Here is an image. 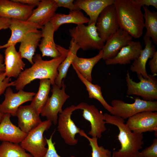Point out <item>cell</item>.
I'll return each instance as SVG.
<instances>
[{
  "mask_svg": "<svg viewBox=\"0 0 157 157\" xmlns=\"http://www.w3.org/2000/svg\"><path fill=\"white\" fill-rule=\"evenodd\" d=\"M58 8L54 0L40 1L37 8L33 10L27 21L35 23L42 28L49 22Z\"/></svg>",
  "mask_w": 157,
  "mask_h": 157,
  "instance_id": "ac0fdd59",
  "label": "cell"
},
{
  "mask_svg": "<svg viewBox=\"0 0 157 157\" xmlns=\"http://www.w3.org/2000/svg\"><path fill=\"white\" fill-rule=\"evenodd\" d=\"M54 133V131L51 135L49 139L46 138L48 146L47 150L45 154L43 157H62L58 155L57 153L55 146V143L52 142V138ZM70 157H76L72 156Z\"/></svg>",
  "mask_w": 157,
  "mask_h": 157,
  "instance_id": "e575fe53",
  "label": "cell"
},
{
  "mask_svg": "<svg viewBox=\"0 0 157 157\" xmlns=\"http://www.w3.org/2000/svg\"><path fill=\"white\" fill-rule=\"evenodd\" d=\"M73 67L79 79L85 86L89 97L98 100L104 108L110 113L112 111V107L107 103L103 98L100 86L97 84H92L91 82L85 79L75 67Z\"/></svg>",
  "mask_w": 157,
  "mask_h": 157,
  "instance_id": "f546056e",
  "label": "cell"
},
{
  "mask_svg": "<svg viewBox=\"0 0 157 157\" xmlns=\"http://www.w3.org/2000/svg\"><path fill=\"white\" fill-rule=\"evenodd\" d=\"M138 157H157V138L153 140V143L142 151L140 152Z\"/></svg>",
  "mask_w": 157,
  "mask_h": 157,
  "instance_id": "836d02e7",
  "label": "cell"
},
{
  "mask_svg": "<svg viewBox=\"0 0 157 157\" xmlns=\"http://www.w3.org/2000/svg\"><path fill=\"white\" fill-rule=\"evenodd\" d=\"M52 124L50 121L47 120L42 122L30 131L20 143L22 147L29 152L33 157H43L47 148L44 132L50 129Z\"/></svg>",
  "mask_w": 157,
  "mask_h": 157,
  "instance_id": "5b68a950",
  "label": "cell"
},
{
  "mask_svg": "<svg viewBox=\"0 0 157 157\" xmlns=\"http://www.w3.org/2000/svg\"><path fill=\"white\" fill-rule=\"evenodd\" d=\"M51 85V81L49 79H40L38 91L31 101L30 105L39 115L40 114L49 97V95Z\"/></svg>",
  "mask_w": 157,
  "mask_h": 157,
  "instance_id": "83f0119b",
  "label": "cell"
},
{
  "mask_svg": "<svg viewBox=\"0 0 157 157\" xmlns=\"http://www.w3.org/2000/svg\"><path fill=\"white\" fill-rule=\"evenodd\" d=\"M66 87L64 80L61 89L55 84L52 85V95L49 97L40 113L41 116L45 117L47 120L51 121L55 125L57 123L58 113L62 112L63 106L69 97L65 93Z\"/></svg>",
  "mask_w": 157,
  "mask_h": 157,
  "instance_id": "ba28073f",
  "label": "cell"
},
{
  "mask_svg": "<svg viewBox=\"0 0 157 157\" xmlns=\"http://www.w3.org/2000/svg\"><path fill=\"white\" fill-rule=\"evenodd\" d=\"M142 49L140 42L132 41L123 47L114 58L105 61L107 65L129 64L140 56Z\"/></svg>",
  "mask_w": 157,
  "mask_h": 157,
  "instance_id": "7402d4cb",
  "label": "cell"
},
{
  "mask_svg": "<svg viewBox=\"0 0 157 157\" xmlns=\"http://www.w3.org/2000/svg\"><path fill=\"white\" fill-rule=\"evenodd\" d=\"M41 29L42 39L38 46L42 53V57L47 56L54 58L60 56L64 48L55 43L53 38L55 31L52 24L49 22Z\"/></svg>",
  "mask_w": 157,
  "mask_h": 157,
  "instance_id": "e0dca14e",
  "label": "cell"
},
{
  "mask_svg": "<svg viewBox=\"0 0 157 157\" xmlns=\"http://www.w3.org/2000/svg\"><path fill=\"white\" fill-rule=\"evenodd\" d=\"M35 94L34 92H25L23 90L14 93L10 87L7 88L4 94V99L0 104V112L16 116L19 106L25 102L31 101Z\"/></svg>",
  "mask_w": 157,
  "mask_h": 157,
  "instance_id": "4fadbf2b",
  "label": "cell"
},
{
  "mask_svg": "<svg viewBox=\"0 0 157 157\" xmlns=\"http://www.w3.org/2000/svg\"><path fill=\"white\" fill-rule=\"evenodd\" d=\"M97 32L105 43L109 37L120 28L114 4L105 8L99 15L95 24Z\"/></svg>",
  "mask_w": 157,
  "mask_h": 157,
  "instance_id": "30bf717a",
  "label": "cell"
},
{
  "mask_svg": "<svg viewBox=\"0 0 157 157\" xmlns=\"http://www.w3.org/2000/svg\"><path fill=\"white\" fill-rule=\"evenodd\" d=\"M15 46L12 45L6 48L5 50V73L6 77L10 78H17L25 66L20 53L16 51Z\"/></svg>",
  "mask_w": 157,
  "mask_h": 157,
  "instance_id": "d6986e66",
  "label": "cell"
},
{
  "mask_svg": "<svg viewBox=\"0 0 157 157\" xmlns=\"http://www.w3.org/2000/svg\"><path fill=\"white\" fill-rule=\"evenodd\" d=\"M79 134L81 136L86 138L89 141V145L92 148V157H112L110 151L105 148L103 146L98 145L97 138L89 137L82 130H81Z\"/></svg>",
  "mask_w": 157,
  "mask_h": 157,
  "instance_id": "d6a6232c",
  "label": "cell"
},
{
  "mask_svg": "<svg viewBox=\"0 0 157 157\" xmlns=\"http://www.w3.org/2000/svg\"><path fill=\"white\" fill-rule=\"evenodd\" d=\"M141 7L145 6H152L157 9V0H135Z\"/></svg>",
  "mask_w": 157,
  "mask_h": 157,
  "instance_id": "f35d334b",
  "label": "cell"
},
{
  "mask_svg": "<svg viewBox=\"0 0 157 157\" xmlns=\"http://www.w3.org/2000/svg\"><path fill=\"white\" fill-rule=\"evenodd\" d=\"M150 70L152 75L156 76L157 73V51L155 52L149 63Z\"/></svg>",
  "mask_w": 157,
  "mask_h": 157,
  "instance_id": "74e56055",
  "label": "cell"
},
{
  "mask_svg": "<svg viewBox=\"0 0 157 157\" xmlns=\"http://www.w3.org/2000/svg\"><path fill=\"white\" fill-rule=\"evenodd\" d=\"M115 0H77L74 4L84 10L89 17L88 25L96 24L100 13L108 6L113 4Z\"/></svg>",
  "mask_w": 157,
  "mask_h": 157,
  "instance_id": "603a6c76",
  "label": "cell"
},
{
  "mask_svg": "<svg viewBox=\"0 0 157 157\" xmlns=\"http://www.w3.org/2000/svg\"><path fill=\"white\" fill-rule=\"evenodd\" d=\"M42 38L41 31L32 32L27 35L20 42L18 52L22 58L27 59L33 65V58Z\"/></svg>",
  "mask_w": 157,
  "mask_h": 157,
  "instance_id": "d4e9b609",
  "label": "cell"
},
{
  "mask_svg": "<svg viewBox=\"0 0 157 157\" xmlns=\"http://www.w3.org/2000/svg\"><path fill=\"white\" fill-rule=\"evenodd\" d=\"M144 10V27L146 31L144 36L151 38L154 43L157 44V13L151 12L146 6H142Z\"/></svg>",
  "mask_w": 157,
  "mask_h": 157,
  "instance_id": "4dcf8cb0",
  "label": "cell"
},
{
  "mask_svg": "<svg viewBox=\"0 0 157 157\" xmlns=\"http://www.w3.org/2000/svg\"><path fill=\"white\" fill-rule=\"evenodd\" d=\"M143 40L145 48L141 51L139 57L134 60L131 65L130 69L137 75L141 74L144 78H147L148 76L146 68L147 63L149 58L153 57L157 51L149 38L144 36Z\"/></svg>",
  "mask_w": 157,
  "mask_h": 157,
  "instance_id": "cb8c5ba5",
  "label": "cell"
},
{
  "mask_svg": "<svg viewBox=\"0 0 157 157\" xmlns=\"http://www.w3.org/2000/svg\"><path fill=\"white\" fill-rule=\"evenodd\" d=\"M76 110V106L72 105L66 108L60 113L58 119L57 130L66 144L74 146L78 142L75 135L79 133L81 129L71 118L72 113Z\"/></svg>",
  "mask_w": 157,
  "mask_h": 157,
  "instance_id": "9c48e42d",
  "label": "cell"
},
{
  "mask_svg": "<svg viewBox=\"0 0 157 157\" xmlns=\"http://www.w3.org/2000/svg\"><path fill=\"white\" fill-rule=\"evenodd\" d=\"M80 49L76 43L71 40L69 51L65 58L57 68L58 75L55 81V84L60 88L62 86L63 79L66 77L68 69L72 64L77 52Z\"/></svg>",
  "mask_w": 157,
  "mask_h": 157,
  "instance_id": "f1b7e54d",
  "label": "cell"
},
{
  "mask_svg": "<svg viewBox=\"0 0 157 157\" xmlns=\"http://www.w3.org/2000/svg\"><path fill=\"white\" fill-rule=\"evenodd\" d=\"M58 7H63L69 9L70 11L81 10L74 3V0H54Z\"/></svg>",
  "mask_w": 157,
  "mask_h": 157,
  "instance_id": "8d00e7d4",
  "label": "cell"
},
{
  "mask_svg": "<svg viewBox=\"0 0 157 157\" xmlns=\"http://www.w3.org/2000/svg\"><path fill=\"white\" fill-rule=\"evenodd\" d=\"M71 40L76 43L83 51L103 49L105 43L99 36L95 24L85 26L77 25L69 29Z\"/></svg>",
  "mask_w": 157,
  "mask_h": 157,
  "instance_id": "277c9868",
  "label": "cell"
},
{
  "mask_svg": "<svg viewBox=\"0 0 157 157\" xmlns=\"http://www.w3.org/2000/svg\"><path fill=\"white\" fill-rule=\"evenodd\" d=\"M155 76L148 74V77L146 78L141 75L138 74L140 81L136 82L131 78L128 70L126 77V94L140 96L145 101H156L157 99V79Z\"/></svg>",
  "mask_w": 157,
  "mask_h": 157,
  "instance_id": "8992f818",
  "label": "cell"
},
{
  "mask_svg": "<svg viewBox=\"0 0 157 157\" xmlns=\"http://www.w3.org/2000/svg\"><path fill=\"white\" fill-rule=\"evenodd\" d=\"M4 114L0 112V123L3 119Z\"/></svg>",
  "mask_w": 157,
  "mask_h": 157,
  "instance_id": "7bdbcfd3",
  "label": "cell"
},
{
  "mask_svg": "<svg viewBox=\"0 0 157 157\" xmlns=\"http://www.w3.org/2000/svg\"><path fill=\"white\" fill-rule=\"evenodd\" d=\"M35 7L12 0H0V17L27 21Z\"/></svg>",
  "mask_w": 157,
  "mask_h": 157,
  "instance_id": "9a60e30c",
  "label": "cell"
},
{
  "mask_svg": "<svg viewBox=\"0 0 157 157\" xmlns=\"http://www.w3.org/2000/svg\"><path fill=\"white\" fill-rule=\"evenodd\" d=\"M4 57L0 52V74L5 72V65L3 63Z\"/></svg>",
  "mask_w": 157,
  "mask_h": 157,
  "instance_id": "b9f144b4",
  "label": "cell"
},
{
  "mask_svg": "<svg viewBox=\"0 0 157 157\" xmlns=\"http://www.w3.org/2000/svg\"><path fill=\"white\" fill-rule=\"evenodd\" d=\"M42 28L36 24L27 21L11 19L9 27L11 31V35L6 44L0 45V49L12 45L15 46L17 43L20 42L28 34L40 32L41 31L38 29Z\"/></svg>",
  "mask_w": 157,
  "mask_h": 157,
  "instance_id": "2e32d148",
  "label": "cell"
},
{
  "mask_svg": "<svg viewBox=\"0 0 157 157\" xmlns=\"http://www.w3.org/2000/svg\"><path fill=\"white\" fill-rule=\"evenodd\" d=\"M89 19L84 15L80 10L70 11L68 14L56 13L49 22L53 25L55 32L62 25L73 23L77 25L88 23Z\"/></svg>",
  "mask_w": 157,
  "mask_h": 157,
  "instance_id": "484cf974",
  "label": "cell"
},
{
  "mask_svg": "<svg viewBox=\"0 0 157 157\" xmlns=\"http://www.w3.org/2000/svg\"><path fill=\"white\" fill-rule=\"evenodd\" d=\"M103 56L102 49L99 50L96 56L89 58H80L76 55L72 63L81 75L88 81L91 82L92 72L94 65L101 59Z\"/></svg>",
  "mask_w": 157,
  "mask_h": 157,
  "instance_id": "4316f807",
  "label": "cell"
},
{
  "mask_svg": "<svg viewBox=\"0 0 157 157\" xmlns=\"http://www.w3.org/2000/svg\"><path fill=\"white\" fill-rule=\"evenodd\" d=\"M76 110H82V116L90 124L91 129L88 134L92 137L100 138L102 133L106 129L104 114L93 105L82 102L76 106Z\"/></svg>",
  "mask_w": 157,
  "mask_h": 157,
  "instance_id": "8fae6325",
  "label": "cell"
},
{
  "mask_svg": "<svg viewBox=\"0 0 157 157\" xmlns=\"http://www.w3.org/2000/svg\"><path fill=\"white\" fill-rule=\"evenodd\" d=\"M11 116L9 114H4L0 123V141L19 144L27 133L12 123L10 119Z\"/></svg>",
  "mask_w": 157,
  "mask_h": 157,
  "instance_id": "ffe728a7",
  "label": "cell"
},
{
  "mask_svg": "<svg viewBox=\"0 0 157 157\" xmlns=\"http://www.w3.org/2000/svg\"><path fill=\"white\" fill-rule=\"evenodd\" d=\"M39 115L30 105L20 106L16 115L18 118L19 127L28 133L42 122Z\"/></svg>",
  "mask_w": 157,
  "mask_h": 157,
  "instance_id": "44dd1931",
  "label": "cell"
},
{
  "mask_svg": "<svg viewBox=\"0 0 157 157\" xmlns=\"http://www.w3.org/2000/svg\"><path fill=\"white\" fill-rule=\"evenodd\" d=\"M113 4L120 28L133 38H140L144 27L141 6L135 0H115Z\"/></svg>",
  "mask_w": 157,
  "mask_h": 157,
  "instance_id": "3957f363",
  "label": "cell"
},
{
  "mask_svg": "<svg viewBox=\"0 0 157 157\" xmlns=\"http://www.w3.org/2000/svg\"><path fill=\"white\" fill-rule=\"evenodd\" d=\"M111 104L112 111L110 113L124 119L143 111H157L156 101H147L138 97L135 99L134 102L132 104L126 103L119 99H114L111 101Z\"/></svg>",
  "mask_w": 157,
  "mask_h": 157,
  "instance_id": "52a82bcc",
  "label": "cell"
},
{
  "mask_svg": "<svg viewBox=\"0 0 157 157\" xmlns=\"http://www.w3.org/2000/svg\"><path fill=\"white\" fill-rule=\"evenodd\" d=\"M0 157H33L20 144L2 142L0 144Z\"/></svg>",
  "mask_w": 157,
  "mask_h": 157,
  "instance_id": "1f68e13d",
  "label": "cell"
},
{
  "mask_svg": "<svg viewBox=\"0 0 157 157\" xmlns=\"http://www.w3.org/2000/svg\"><path fill=\"white\" fill-rule=\"evenodd\" d=\"M11 81V78L6 77L5 72L0 74V96L4 93L7 88L14 86L13 81L10 82Z\"/></svg>",
  "mask_w": 157,
  "mask_h": 157,
  "instance_id": "d590c367",
  "label": "cell"
},
{
  "mask_svg": "<svg viewBox=\"0 0 157 157\" xmlns=\"http://www.w3.org/2000/svg\"><path fill=\"white\" fill-rule=\"evenodd\" d=\"M13 1L29 6H38L40 0H12Z\"/></svg>",
  "mask_w": 157,
  "mask_h": 157,
  "instance_id": "60d3db41",
  "label": "cell"
},
{
  "mask_svg": "<svg viewBox=\"0 0 157 157\" xmlns=\"http://www.w3.org/2000/svg\"><path fill=\"white\" fill-rule=\"evenodd\" d=\"M104 119L106 123L116 126L119 131L117 137L121 147L113 152L112 157H138L144 144L143 134L133 132L125 123L124 119L120 117L104 113Z\"/></svg>",
  "mask_w": 157,
  "mask_h": 157,
  "instance_id": "7a4b0ae2",
  "label": "cell"
},
{
  "mask_svg": "<svg viewBox=\"0 0 157 157\" xmlns=\"http://www.w3.org/2000/svg\"><path fill=\"white\" fill-rule=\"evenodd\" d=\"M11 19L0 17V30L9 28Z\"/></svg>",
  "mask_w": 157,
  "mask_h": 157,
  "instance_id": "ab89813d",
  "label": "cell"
},
{
  "mask_svg": "<svg viewBox=\"0 0 157 157\" xmlns=\"http://www.w3.org/2000/svg\"><path fill=\"white\" fill-rule=\"evenodd\" d=\"M132 38L128 33L119 28L106 40L102 49V59L105 61L115 57L123 47L132 41Z\"/></svg>",
  "mask_w": 157,
  "mask_h": 157,
  "instance_id": "5bb4252c",
  "label": "cell"
},
{
  "mask_svg": "<svg viewBox=\"0 0 157 157\" xmlns=\"http://www.w3.org/2000/svg\"><path fill=\"white\" fill-rule=\"evenodd\" d=\"M126 124L133 132L143 133L154 131L157 137V112L145 111L138 113L128 119Z\"/></svg>",
  "mask_w": 157,
  "mask_h": 157,
  "instance_id": "7c38bea8",
  "label": "cell"
},
{
  "mask_svg": "<svg viewBox=\"0 0 157 157\" xmlns=\"http://www.w3.org/2000/svg\"><path fill=\"white\" fill-rule=\"evenodd\" d=\"M69 51V49L64 48L60 56L49 60H43L40 54H36L33 58V64L22 71L13 81L16 90H23L26 85L37 79H48L50 81L51 85L55 84L58 74V67L64 60Z\"/></svg>",
  "mask_w": 157,
  "mask_h": 157,
  "instance_id": "6da1fadb",
  "label": "cell"
}]
</instances>
